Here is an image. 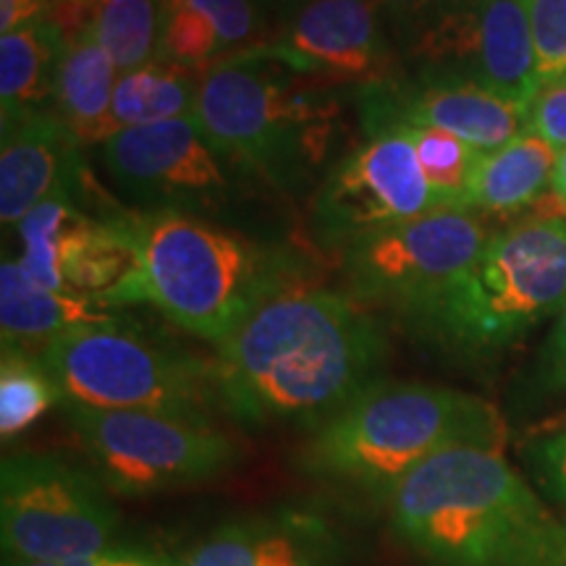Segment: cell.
<instances>
[{"instance_id": "1", "label": "cell", "mask_w": 566, "mask_h": 566, "mask_svg": "<svg viewBox=\"0 0 566 566\" xmlns=\"http://www.w3.org/2000/svg\"><path fill=\"white\" fill-rule=\"evenodd\" d=\"M384 323L363 300L296 286L216 346L218 409L244 428L317 424L380 380Z\"/></svg>"}, {"instance_id": "2", "label": "cell", "mask_w": 566, "mask_h": 566, "mask_svg": "<svg viewBox=\"0 0 566 566\" xmlns=\"http://www.w3.org/2000/svg\"><path fill=\"white\" fill-rule=\"evenodd\" d=\"M134 231L139 265L122 307L150 304L184 334L212 346L307 273L289 247L258 242L195 212H134Z\"/></svg>"}, {"instance_id": "3", "label": "cell", "mask_w": 566, "mask_h": 566, "mask_svg": "<svg viewBox=\"0 0 566 566\" xmlns=\"http://www.w3.org/2000/svg\"><path fill=\"white\" fill-rule=\"evenodd\" d=\"M334 84L263 45L205 71L192 116L226 160L279 192H296L334 145L342 118Z\"/></svg>"}, {"instance_id": "4", "label": "cell", "mask_w": 566, "mask_h": 566, "mask_svg": "<svg viewBox=\"0 0 566 566\" xmlns=\"http://www.w3.org/2000/svg\"><path fill=\"white\" fill-rule=\"evenodd\" d=\"M506 420L483 396L449 386L375 380L313 428L296 462L307 475L380 499L388 488L454 446L504 451Z\"/></svg>"}, {"instance_id": "5", "label": "cell", "mask_w": 566, "mask_h": 566, "mask_svg": "<svg viewBox=\"0 0 566 566\" xmlns=\"http://www.w3.org/2000/svg\"><path fill=\"white\" fill-rule=\"evenodd\" d=\"M394 535L436 566H506L554 520L501 449L454 446L380 495Z\"/></svg>"}, {"instance_id": "6", "label": "cell", "mask_w": 566, "mask_h": 566, "mask_svg": "<svg viewBox=\"0 0 566 566\" xmlns=\"http://www.w3.org/2000/svg\"><path fill=\"white\" fill-rule=\"evenodd\" d=\"M566 307V221L533 216L491 233L483 252L412 321L454 357L509 349Z\"/></svg>"}, {"instance_id": "7", "label": "cell", "mask_w": 566, "mask_h": 566, "mask_svg": "<svg viewBox=\"0 0 566 566\" xmlns=\"http://www.w3.org/2000/svg\"><path fill=\"white\" fill-rule=\"evenodd\" d=\"M63 401L92 409L210 417L218 409L216 365L158 342L122 317L82 325L40 354Z\"/></svg>"}, {"instance_id": "8", "label": "cell", "mask_w": 566, "mask_h": 566, "mask_svg": "<svg viewBox=\"0 0 566 566\" xmlns=\"http://www.w3.org/2000/svg\"><path fill=\"white\" fill-rule=\"evenodd\" d=\"M71 433L111 495L139 499L223 478L242 449L210 417L92 409L63 401Z\"/></svg>"}, {"instance_id": "9", "label": "cell", "mask_w": 566, "mask_h": 566, "mask_svg": "<svg viewBox=\"0 0 566 566\" xmlns=\"http://www.w3.org/2000/svg\"><path fill=\"white\" fill-rule=\"evenodd\" d=\"M122 514L87 467L21 451L0 464V541L17 562H87L118 551Z\"/></svg>"}, {"instance_id": "10", "label": "cell", "mask_w": 566, "mask_h": 566, "mask_svg": "<svg viewBox=\"0 0 566 566\" xmlns=\"http://www.w3.org/2000/svg\"><path fill=\"white\" fill-rule=\"evenodd\" d=\"M491 233L475 210L443 208L344 247L349 294L412 321L478 260Z\"/></svg>"}, {"instance_id": "11", "label": "cell", "mask_w": 566, "mask_h": 566, "mask_svg": "<svg viewBox=\"0 0 566 566\" xmlns=\"http://www.w3.org/2000/svg\"><path fill=\"white\" fill-rule=\"evenodd\" d=\"M405 53L420 80H470L522 105L541 90L522 0H449Z\"/></svg>"}, {"instance_id": "12", "label": "cell", "mask_w": 566, "mask_h": 566, "mask_svg": "<svg viewBox=\"0 0 566 566\" xmlns=\"http://www.w3.org/2000/svg\"><path fill=\"white\" fill-rule=\"evenodd\" d=\"M443 210L405 129L373 134L336 163L317 189L313 221L323 244L349 247L373 233Z\"/></svg>"}, {"instance_id": "13", "label": "cell", "mask_w": 566, "mask_h": 566, "mask_svg": "<svg viewBox=\"0 0 566 566\" xmlns=\"http://www.w3.org/2000/svg\"><path fill=\"white\" fill-rule=\"evenodd\" d=\"M223 160L195 116L122 129L103 142L105 171L139 212H221L233 189Z\"/></svg>"}, {"instance_id": "14", "label": "cell", "mask_w": 566, "mask_h": 566, "mask_svg": "<svg viewBox=\"0 0 566 566\" xmlns=\"http://www.w3.org/2000/svg\"><path fill=\"white\" fill-rule=\"evenodd\" d=\"M363 118L370 137L399 126L457 134L480 153H493L527 129L530 105L495 95L470 80H420L417 84H365Z\"/></svg>"}, {"instance_id": "15", "label": "cell", "mask_w": 566, "mask_h": 566, "mask_svg": "<svg viewBox=\"0 0 566 566\" xmlns=\"http://www.w3.org/2000/svg\"><path fill=\"white\" fill-rule=\"evenodd\" d=\"M378 0H302L279 21L271 45L334 82L388 80V40Z\"/></svg>"}, {"instance_id": "16", "label": "cell", "mask_w": 566, "mask_h": 566, "mask_svg": "<svg viewBox=\"0 0 566 566\" xmlns=\"http://www.w3.org/2000/svg\"><path fill=\"white\" fill-rule=\"evenodd\" d=\"M87 168L82 142L51 111L3 122L0 142V221L17 229L34 208L53 197L82 200Z\"/></svg>"}, {"instance_id": "17", "label": "cell", "mask_w": 566, "mask_h": 566, "mask_svg": "<svg viewBox=\"0 0 566 566\" xmlns=\"http://www.w3.org/2000/svg\"><path fill=\"white\" fill-rule=\"evenodd\" d=\"M342 535L323 514L281 506L226 522L176 566H338Z\"/></svg>"}, {"instance_id": "18", "label": "cell", "mask_w": 566, "mask_h": 566, "mask_svg": "<svg viewBox=\"0 0 566 566\" xmlns=\"http://www.w3.org/2000/svg\"><path fill=\"white\" fill-rule=\"evenodd\" d=\"M118 310L71 292H53L32 279L19 260L0 265V334L3 349L40 357L55 338L82 325L108 323Z\"/></svg>"}, {"instance_id": "19", "label": "cell", "mask_w": 566, "mask_h": 566, "mask_svg": "<svg viewBox=\"0 0 566 566\" xmlns=\"http://www.w3.org/2000/svg\"><path fill=\"white\" fill-rule=\"evenodd\" d=\"M558 153L525 129L499 150L485 153L472 174L464 208L488 216H516L554 189Z\"/></svg>"}, {"instance_id": "20", "label": "cell", "mask_w": 566, "mask_h": 566, "mask_svg": "<svg viewBox=\"0 0 566 566\" xmlns=\"http://www.w3.org/2000/svg\"><path fill=\"white\" fill-rule=\"evenodd\" d=\"M118 69L95 32L66 42L59 82H55L53 113L74 132L82 145L108 142L116 134L113 126V92L118 84Z\"/></svg>"}, {"instance_id": "21", "label": "cell", "mask_w": 566, "mask_h": 566, "mask_svg": "<svg viewBox=\"0 0 566 566\" xmlns=\"http://www.w3.org/2000/svg\"><path fill=\"white\" fill-rule=\"evenodd\" d=\"M66 40L45 17L0 38V108L3 122L51 111Z\"/></svg>"}, {"instance_id": "22", "label": "cell", "mask_w": 566, "mask_h": 566, "mask_svg": "<svg viewBox=\"0 0 566 566\" xmlns=\"http://www.w3.org/2000/svg\"><path fill=\"white\" fill-rule=\"evenodd\" d=\"M202 71L150 61L118 76L113 92V126L116 132L174 122L192 116Z\"/></svg>"}, {"instance_id": "23", "label": "cell", "mask_w": 566, "mask_h": 566, "mask_svg": "<svg viewBox=\"0 0 566 566\" xmlns=\"http://www.w3.org/2000/svg\"><path fill=\"white\" fill-rule=\"evenodd\" d=\"M163 0H103L92 32L118 74L158 59Z\"/></svg>"}, {"instance_id": "24", "label": "cell", "mask_w": 566, "mask_h": 566, "mask_svg": "<svg viewBox=\"0 0 566 566\" xmlns=\"http://www.w3.org/2000/svg\"><path fill=\"white\" fill-rule=\"evenodd\" d=\"M63 405V391L34 354L3 349L0 363V436L11 441L32 428L42 415Z\"/></svg>"}, {"instance_id": "25", "label": "cell", "mask_w": 566, "mask_h": 566, "mask_svg": "<svg viewBox=\"0 0 566 566\" xmlns=\"http://www.w3.org/2000/svg\"><path fill=\"white\" fill-rule=\"evenodd\" d=\"M87 212L76 197H53L17 226L21 239L19 263L34 281L53 292H66L61 260L74 226Z\"/></svg>"}, {"instance_id": "26", "label": "cell", "mask_w": 566, "mask_h": 566, "mask_svg": "<svg viewBox=\"0 0 566 566\" xmlns=\"http://www.w3.org/2000/svg\"><path fill=\"white\" fill-rule=\"evenodd\" d=\"M412 142L417 160L441 208H464L467 189L483 153L467 145L457 134L424 126H399Z\"/></svg>"}, {"instance_id": "27", "label": "cell", "mask_w": 566, "mask_h": 566, "mask_svg": "<svg viewBox=\"0 0 566 566\" xmlns=\"http://www.w3.org/2000/svg\"><path fill=\"white\" fill-rule=\"evenodd\" d=\"M535 45L541 84L566 74V0H522Z\"/></svg>"}, {"instance_id": "28", "label": "cell", "mask_w": 566, "mask_h": 566, "mask_svg": "<svg viewBox=\"0 0 566 566\" xmlns=\"http://www.w3.org/2000/svg\"><path fill=\"white\" fill-rule=\"evenodd\" d=\"M522 459L537 493L566 512V428L530 438Z\"/></svg>"}, {"instance_id": "29", "label": "cell", "mask_w": 566, "mask_h": 566, "mask_svg": "<svg viewBox=\"0 0 566 566\" xmlns=\"http://www.w3.org/2000/svg\"><path fill=\"white\" fill-rule=\"evenodd\" d=\"M527 129L546 139L556 153L566 150V74L541 84L530 103Z\"/></svg>"}, {"instance_id": "30", "label": "cell", "mask_w": 566, "mask_h": 566, "mask_svg": "<svg viewBox=\"0 0 566 566\" xmlns=\"http://www.w3.org/2000/svg\"><path fill=\"white\" fill-rule=\"evenodd\" d=\"M384 21L391 27L394 38L405 45V51L424 32L449 0H378Z\"/></svg>"}, {"instance_id": "31", "label": "cell", "mask_w": 566, "mask_h": 566, "mask_svg": "<svg viewBox=\"0 0 566 566\" xmlns=\"http://www.w3.org/2000/svg\"><path fill=\"white\" fill-rule=\"evenodd\" d=\"M506 566H566V516H554Z\"/></svg>"}, {"instance_id": "32", "label": "cell", "mask_w": 566, "mask_h": 566, "mask_svg": "<svg viewBox=\"0 0 566 566\" xmlns=\"http://www.w3.org/2000/svg\"><path fill=\"white\" fill-rule=\"evenodd\" d=\"M537 380L546 391H566V307L558 313V321L551 331L546 346L537 363Z\"/></svg>"}, {"instance_id": "33", "label": "cell", "mask_w": 566, "mask_h": 566, "mask_svg": "<svg viewBox=\"0 0 566 566\" xmlns=\"http://www.w3.org/2000/svg\"><path fill=\"white\" fill-rule=\"evenodd\" d=\"M51 9V0H0V32H13L19 27L38 21Z\"/></svg>"}, {"instance_id": "34", "label": "cell", "mask_w": 566, "mask_h": 566, "mask_svg": "<svg viewBox=\"0 0 566 566\" xmlns=\"http://www.w3.org/2000/svg\"><path fill=\"white\" fill-rule=\"evenodd\" d=\"M103 566H171V564L155 562V558H147L139 554H124V551H116V554H113Z\"/></svg>"}, {"instance_id": "35", "label": "cell", "mask_w": 566, "mask_h": 566, "mask_svg": "<svg viewBox=\"0 0 566 566\" xmlns=\"http://www.w3.org/2000/svg\"><path fill=\"white\" fill-rule=\"evenodd\" d=\"M554 192L566 210V150L558 153L556 158V171H554Z\"/></svg>"}, {"instance_id": "36", "label": "cell", "mask_w": 566, "mask_h": 566, "mask_svg": "<svg viewBox=\"0 0 566 566\" xmlns=\"http://www.w3.org/2000/svg\"><path fill=\"white\" fill-rule=\"evenodd\" d=\"M113 556V554H111ZM111 556L103 558H87V562H63V564H51V562H17V558H3V566H103Z\"/></svg>"}, {"instance_id": "37", "label": "cell", "mask_w": 566, "mask_h": 566, "mask_svg": "<svg viewBox=\"0 0 566 566\" xmlns=\"http://www.w3.org/2000/svg\"><path fill=\"white\" fill-rule=\"evenodd\" d=\"M260 3L265 6L268 13H271L273 24H279V21L286 17V13H292L296 6L302 3V0H260Z\"/></svg>"}]
</instances>
